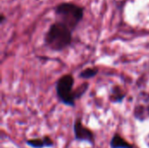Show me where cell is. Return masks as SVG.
<instances>
[{
	"mask_svg": "<svg viewBox=\"0 0 149 148\" xmlns=\"http://www.w3.org/2000/svg\"><path fill=\"white\" fill-rule=\"evenodd\" d=\"M72 31L64 23L52 24L45 36V43L51 50L60 51L68 47L72 41Z\"/></svg>",
	"mask_w": 149,
	"mask_h": 148,
	"instance_id": "1",
	"label": "cell"
},
{
	"mask_svg": "<svg viewBox=\"0 0 149 148\" xmlns=\"http://www.w3.org/2000/svg\"><path fill=\"white\" fill-rule=\"evenodd\" d=\"M58 21L66 24L72 31L84 17V9L73 3H61L55 7Z\"/></svg>",
	"mask_w": 149,
	"mask_h": 148,
	"instance_id": "2",
	"label": "cell"
},
{
	"mask_svg": "<svg viewBox=\"0 0 149 148\" xmlns=\"http://www.w3.org/2000/svg\"><path fill=\"white\" fill-rule=\"evenodd\" d=\"M74 79L71 74H65L60 77L56 83V93L58 99L65 106L73 107L75 106L76 97L73 90Z\"/></svg>",
	"mask_w": 149,
	"mask_h": 148,
	"instance_id": "3",
	"label": "cell"
},
{
	"mask_svg": "<svg viewBox=\"0 0 149 148\" xmlns=\"http://www.w3.org/2000/svg\"><path fill=\"white\" fill-rule=\"evenodd\" d=\"M74 138L79 142H86L89 145L94 146L95 136L93 133L82 124L80 119H76L73 124Z\"/></svg>",
	"mask_w": 149,
	"mask_h": 148,
	"instance_id": "4",
	"label": "cell"
},
{
	"mask_svg": "<svg viewBox=\"0 0 149 148\" xmlns=\"http://www.w3.org/2000/svg\"><path fill=\"white\" fill-rule=\"evenodd\" d=\"M25 144L31 148H50L54 147V142L50 136H44L43 138H35L26 140Z\"/></svg>",
	"mask_w": 149,
	"mask_h": 148,
	"instance_id": "5",
	"label": "cell"
},
{
	"mask_svg": "<svg viewBox=\"0 0 149 148\" xmlns=\"http://www.w3.org/2000/svg\"><path fill=\"white\" fill-rule=\"evenodd\" d=\"M111 148H134V147L127 141L120 133H116L113 135L110 141Z\"/></svg>",
	"mask_w": 149,
	"mask_h": 148,
	"instance_id": "6",
	"label": "cell"
},
{
	"mask_svg": "<svg viewBox=\"0 0 149 148\" xmlns=\"http://www.w3.org/2000/svg\"><path fill=\"white\" fill-rule=\"evenodd\" d=\"M126 94L120 86H114L111 90L109 99L112 103H121L125 99Z\"/></svg>",
	"mask_w": 149,
	"mask_h": 148,
	"instance_id": "7",
	"label": "cell"
},
{
	"mask_svg": "<svg viewBox=\"0 0 149 148\" xmlns=\"http://www.w3.org/2000/svg\"><path fill=\"white\" fill-rule=\"evenodd\" d=\"M134 115L135 119H137L141 121L146 120L147 119L149 118V106L147 107L143 106H137L134 108Z\"/></svg>",
	"mask_w": 149,
	"mask_h": 148,
	"instance_id": "8",
	"label": "cell"
},
{
	"mask_svg": "<svg viewBox=\"0 0 149 148\" xmlns=\"http://www.w3.org/2000/svg\"><path fill=\"white\" fill-rule=\"evenodd\" d=\"M98 72H99V71H98L97 68H91V67H89V68H86V69L83 70L79 73V77L80 79H91V78L95 77L98 74Z\"/></svg>",
	"mask_w": 149,
	"mask_h": 148,
	"instance_id": "9",
	"label": "cell"
},
{
	"mask_svg": "<svg viewBox=\"0 0 149 148\" xmlns=\"http://www.w3.org/2000/svg\"><path fill=\"white\" fill-rule=\"evenodd\" d=\"M88 87H89L88 83H84L80 86H79L77 88V90L75 91V97H76V99H79V98H81L86 93V92L87 91Z\"/></svg>",
	"mask_w": 149,
	"mask_h": 148,
	"instance_id": "10",
	"label": "cell"
},
{
	"mask_svg": "<svg viewBox=\"0 0 149 148\" xmlns=\"http://www.w3.org/2000/svg\"><path fill=\"white\" fill-rule=\"evenodd\" d=\"M0 22H1L2 24L4 22V16H3V14H1V20H0Z\"/></svg>",
	"mask_w": 149,
	"mask_h": 148,
	"instance_id": "11",
	"label": "cell"
},
{
	"mask_svg": "<svg viewBox=\"0 0 149 148\" xmlns=\"http://www.w3.org/2000/svg\"><path fill=\"white\" fill-rule=\"evenodd\" d=\"M146 141H147V145H148V147L149 148V134L147 136V140Z\"/></svg>",
	"mask_w": 149,
	"mask_h": 148,
	"instance_id": "12",
	"label": "cell"
}]
</instances>
